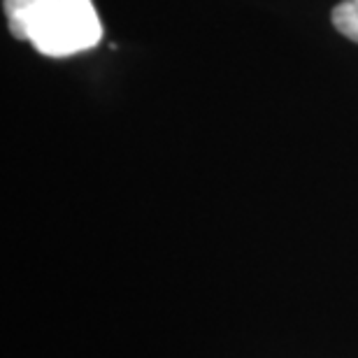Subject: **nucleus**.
<instances>
[{
    "label": "nucleus",
    "instance_id": "2",
    "mask_svg": "<svg viewBox=\"0 0 358 358\" xmlns=\"http://www.w3.org/2000/svg\"><path fill=\"white\" fill-rule=\"evenodd\" d=\"M333 24L345 38L358 45V0H342L333 10Z\"/></svg>",
    "mask_w": 358,
    "mask_h": 358
},
{
    "label": "nucleus",
    "instance_id": "1",
    "mask_svg": "<svg viewBox=\"0 0 358 358\" xmlns=\"http://www.w3.org/2000/svg\"><path fill=\"white\" fill-rule=\"evenodd\" d=\"M3 10L14 38L54 59L87 52L103 38L91 0H3Z\"/></svg>",
    "mask_w": 358,
    "mask_h": 358
}]
</instances>
